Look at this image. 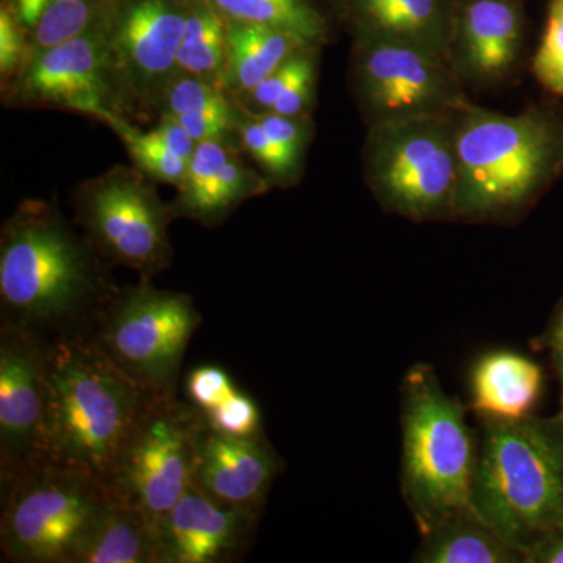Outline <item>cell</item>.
Wrapping results in <instances>:
<instances>
[{"label":"cell","mask_w":563,"mask_h":563,"mask_svg":"<svg viewBox=\"0 0 563 563\" xmlns=\"http://www.w3.org/2000/svg\"><path fill=\"white\" fill-rule=\"evenodd\" d=\"M111 495L87 474L52 465L2 485L3 561L76 563Z\"/></svg>","instance_id":"obj_7"},{"label":"cell","mask_w":563,"mask_h":563,"mask_svg":"<svg viewBox=\"0 0 563 563\" xmlns=\"http://www.w3.org/2000/svg\"><path fill=\"white\" fill-rule=\"evenodd\" d=\"M46 343L0 322V485L44 465Z\"/></svg>","instance_id":"obj_14"},{"label":"cell","mask_w":563,"mask_h":563,"mask_svg":"<svg viewBox=\"0 0 563 563\" xmlns=\"http://www.w3.org/2000/svg\"><path fill=\"white\" fill-rule=\"evenodd\" d=\"M413 562L526 563V555L525 550L485 523L470 507L421 533Z\"/></svg>","instance_id":"obj_24"},{"label":"cell","mask_w":563,"mask_h":563,"mask_svg":"<svg viewBox=\"0 0 563 563\" xmlns=\"http://www.w3.org/2000/svg\"><path fill=\"white\" fill-rule=\"evenodd\" d=\"M202 415L185 399L155 396L122 454L110 492L155 517L191 485Z\"/></svg>","instance_id":"obj_12"},{"label":"cell","mask_w":563,"mask_h":563,"mask_svg":"<svg viewBox=\"0 0 563 563\" xmlns=\"http://www.w3.org/2000/svg\"><path fill=\"white\" fill-rule=\"evenodd\" d=\"M106 125L120 136L136 168L152 180L179 187L187 173L188 161L155 143L150 133L141 132L125 118H111Z\"/></svg>","instance_id":"obj_30"},{"label":"cell","mask_w":563,"mask_h":563,"mask_svg":"<svg viewBox=\"0 0 563 563\" xmlns=\"http://www.w3.org/2000/svg\"><path fill=\"white\" fill-rule=\"evenodd\" d=\"M542 366L509 350L485 352L473 363L468 387L476 417L521 420L531 417L542 398Z\"/></svg>","instance_id":"obj_20"},{"label":"cell","mask_w":563,"mask_h":563,"mask_svg":"<svg viewBox=\"0 0 563 563\" xmlns=\"http://www.w3.org/2000/svg\"><path fill=\"white\" fill-rule=\"evenodd\" d=\"M147 133L155 143L161 144L173 154L179 155L185 161H190L192 152L198 146V143L191 139L190 133L185 131L179 122L172 120V118H158V124Z\"/></svg>","instance_id":"obj_36"},{"label":"cell","mask_w":563,"mask_h":563,"mask_svg":"<svg viewBox=\"0 0 563 563\" xmlns=\"http://www.w3.org/2000/svg\"><path fill=\"white\" fill-rule=\"evenodd\" d=\"M526 55V0H454L446 62L466 92L509 87Z\"/></svg>","instance_id":"obj_15"},{"label":"cell","mask_w":563,"mask_h":563,"mask_svg":"<svg viewBox=\"0 0 563 563\" xmlns=\"http://www.w3.org/2000/svg\"><path fill=\"white\" fill-rule=\"evenodd\" d=\"M307 47L313 46L290 32L268 25L228 21L224 90L233 102L242 101L274 70Z\"/></svg>","instance_id":"obj_22"},{"label":"cell","mask_w":563,"mask_h":563,"mask_svg":"<svg viewBox=\"0 0 563 563\" xmlns=\"http://www.w3.org/2000/svg\"><path fill=\"white\" fill-rule=\"evenodd\" d=\"M401 492L418 531H431L470 509L479 439L465 406L443 390L428 363L410 366L401 384Z\"/></svg>","instance_id":"obj_5"},{"label":"cell","mask_w":563,"mask_h":563,"mask_svg":"<svg viewBox=\"0 0 563 563\" xmlns=\"http://www.w3.org/2000/svg\"><path fill=\"white\" fill-rule=\"evenodd\" d=\"M542 343L544 350L550 352L554 373L561 387V410L563 412V298L554 307L548 321L547 331L543 333Z\"/></svg>","instance_id":"obj_37"},{"label":"cell","mask_w":563,"mask_h":563,"mask_svg":"<svg viewBox=\"0 0 563 563\" xmlns=\"http://www.w3.org/2000/svg\"><path fill=\"white\" fill-rule=\"evenodd\" d=\"M184 388L187 401L201 413L210 412L239 390L231 374L218 365L192 368L185 379Z\"/></svg>","instance_id":"obj_33"},{"label":"cell","mask_w":563,"mask_h":563,"mask_svg":"<svg viewBox=\"0 0 563 563\" xmlns=\"http://www.w3.org/2000/svg\"><path fill=\"white\" fill-rule=\"evenodd\" d=\"M321 51L307 47L292 55L268 79L236 102V107L247 113L272 111L282 117L312 118Z\"/></svg>","instance_id":"obj_26"},{"label":"cell","mask_w":563,"mask_h":563,"mask_svg":"<svg viewBox=\"0 0 563 563\" xmlns=\"http://www.w3.org/2000/svg\"><path fill=\"white\" fill-rule=\"evenodd\" d=\"M454 122V221L515 224L563 176V110L554 103L507 114L468 101Z\"/></svg>","instance_id":"obj_2"},{"label":"cell","mask_w":563,"mask_h":563,"mask_svg":"<svg viewBox=\"0 0 563 563\" xmlns=\"http://www.w3.org/2000/svg\"><path fill=\"white\" fill-rule=\"evenodd\" d=\"M201 415L210 429L224 435L254 437L263 433L261 407L240 388L220 406Z\"/></svg>","instance_id":"obj_32"},{"label":"cell","mask_w":563,"mask_h":563,"mask_svg":"<svg viewBox=\"0 0 563 563\" xmlns=\"http://www.w3.org/2000/svg\"><path fill=\"white\" fill-rule=\"evenodd\" d=\"M282 466L284 463L263 433L224 435L202 421L191 483L228 506L262 510Z\"/></svg>","instance_id":"obj_17"},{"label":"cell","mask_w":563,"mask_h":563,"mask_svg":"<svg viewBox=\"0 0 563 563\" xmlns=\"http://www.w3.org/2000/svg\"><path fill=\"white\" fill-rule=\"evenodd\" d=\"M188 0H107L101 18L122 118L150 121L176 76Z\"/></svg>","instance_id":"obj_11"},{"label":"cell","mask_w":563,"mask_h":563,"mask_svg":"<svg viewBox=\"0 0 563 563\" xmlns=\"http://www.w3.org/2000/svg\"><path fill=\"white\" fill-rule=\"evenodd\" d=\"M60 207L27 199L0 233V322L41 339L90 333L118 287Z\"/></svg>","instance_id":"obj_1"},{"label":"cell","mask_w":563,"mask_h":563,"mask_svg":"<svg viewBox=\"0 0 563 563\" xmlns=\"http://www.w3.org/2000/svg\"><path fill=\"white\" fill-rule=\"evenodd\" d=\"M225 58L228 20L207 0H188L187 20L177 52V70L224 90Z\"/></svg>","instance_id":"obj_28"},{"label":"cell","mask_w":563,"mask_h":563,"mask_svg":"<svg viewBox=\"0 0 563 563\" xmlns=\"http://www.w3.org/2000/svg\"><path fill=\"white\" fill-rule=\"evenodd\" d=\"M250 114L261 122L265 132L285 151L290 152L292 157L306 162L307 151L314 135L312 118L282 117L272 111Z\"/></svg>","instance_id":"obj_35"},{"label":"cell","mask_w":563,"mask_h":563,"mask_svg":"<svg viewBox=\"0 0 563 563\" xmlns=\"http://www.w3.org/2000/svg\"><path fill=\"white\" fill-rule=\"evenodd\" d=\"M228 21L268 25L322 47L336 29L331 0H207Z\"/></svg>","instance_id":"obj_25"},{"label":"cell","mask_w":563,"mask_h":563,"mask_svg":"<svg viewBox=\"0 0 563 563\" xmlns=\"http://www.w3.org/2000/svg\"><path fill=\"white\" fill-rule=\"evenodd\" d=\"M239 147L224 141H201L188 161L187 173L169 203L174 218L217 228L242 203L273 190L262 173L240 157Z\"/></svg>","instance_id":"obj_18"},{"label":"cell","mask_w":563,"mask_h":563,"mask_svg":"<svg viewBox=\"0 0 563 563\" xmlns=\"http://www.w3.org/2000/svg\"><path fill=\"white\" fill-rule=\"evenodd\" d=\"M33 47L20 24L0 5V87H5L32 60Z\"/></svg>","instance_id":"obj_34"},{"label":"cell","mask_w":563,"mask_h":563,"mask_svg":"<svg viewBox=\"0 0 563 563\" xmlns=\"http://www.w3.org/2000/svg\"><path fill=\"white\" fill-rule=\"evenodd\" d=\"M46 343L44 465L111 487L125 448L155 398L121 373L90 333Z\"/></svg>","instance_id":"obj_3"},{"label":"cell","mask_w":563,"mask_h":563,"mask_svg":"<svg viewBox=\"0 0 563 563\" xmlns=\"http://www.w3.org/2000/svg\"><path fill=\"white\" fill-rule=\"evenodd\" d=\"M331 7L352 41H399L446 58L454 0H331Z\"/></svg>","instance_id":"obj_19"},{"label":"cell","mask_w":563,"mask_h":563,"mask_svg":"<svg viewBox=\"0 0 563 563\" xmlns=\"http://www.w3.org/2000/svg\"><path fill=\"white\" fill-rule=\"evenodd\" d=\"M73 221L103 261L154 279L172 266L174 218L155 180L136 166L114 165L70 192Z\"/></svg>","instance_id":"obj_9"},{"label":"cell","mask_w":563,"mask_h":563,"mask_svg":"<svg viewBox=\"0 0 563 563\" xmlns=\"http://www.w3.org/2000/svg\"><path fill=\"white\" fill-rule=\"evenodd\" d=\"M262 510L228 506L191 483L161 515V563H224L243 558Z\"/></svg>","instance_id":"obj_16"},{"label":"cell","mask_w":563,"mask_h":563,"mask_svg":"<svg viewBox=\"0 0 563 563\" xmlns=\"http://www.w3.org/2000/svg\"><path fill=\"white\" fill-rule=\"evenodd\" d=\"M531 70L544 90L563 98V0H550L542 40L533 54Z\"/></svg>","instance_id":"obj_31"},{"label":"cell","mask_w":563,"mask_h":563,"mask_svg":"<svg viewBox=\"0 0 563 563\" xmlns=\"http://www.w3.org/2000/svg\"><path fill=\"white\" fill-rule=\"evenodd\" d=\"M107 0H2L31 41L33 52L49 49L98 24Z\"/></svg>","instance_id":"obj_27"},{"label":"cell","mask_w":563,"mask_h":563,"mask_svg":"<svg viewBox=\"0 0 563 563\" xmlns=\"http://www.w3.org/2000/svg\"><path fill=\"white\" fill-rule=\"evenodd\" d=\"M76 563H161V517L111 495Z\"/></svg>","instance_id":"obj_21"},{"label":"cell","mask_w":563,"mask_h":563,"mask_svg":"<svg viewBox=\"0 0 563 563\" xmlns=\"http://www.w3.org/2000/svg\"><path fill=\"white\" fill-rule=\"evenodd\" d=\"M454 114L366 128L363 176L385 211L415 222L454 221Z\"/></svg>","instance_id":"obj_6"},{"label":"cell","mask_w":563,"mask_h":563,"mask_svg":"<svg viewBox=\"0 0 563 563\" xmlns=\"http://www.w3.org/2000/svg\"><path fill=\"white\" fill-rule=\"evenodd\" d=\"M526 563H563V526L537 539L526 550Z\"/></svg>","instance_id":"obj_38"},{"label":"cell","mask_w":563,"mask_h":563,"mask_svg":"<svg viewBox=\"0 0 563 563\" xmlns=\"http://www.w3.org/2000/svg\"><path fill=\"white\" fill-rule=\"evenodd\" d=\"M347 85L366 128L454 114L472 101L443 55L399 41H352Z\"/></svg>","instance_id":"obj_10"},{"label":"cell","mask_w":563,"mask_h":563,"mask_svg":"<svg viewBox=\"0 0 563 563\" xmlns=\"http://www.w3.org/2000/svg\"><path fill=\"white\" fill-rule=\"evenodd\" d=\"M2 102L16 109L73 111L103 124L122 118L99 24L36 52L20 76L2 87Z\"/></svg>","instance_id":"obj_13"},{"label":"cell","mask_w":563,"mask_h":563,"mask_svg":"<svg viewBox=\"0 0 563 563\" xmlns=\"http://www.w3.org/2000/svg\"><path fill=\"white\" fill-rule=\"evenodd\" d=\"M242 110L231 96L210 81L177 73L166 87L158 118L179 122L196 143L217 140L239 147V120Z\"/></svg>","instance_id":"obj_23"},{"label":"cell","mask_w":563,"mask_h":563,"mask_svg":"<svg viewBox=\"0 0 563 563\" xmlns=\"http://www.w3.org/2000/svg\"><path fill=\"white\" fill-rule=\"evenodd\" d=\"M240 150L257 163L273 188H291L301 180L306 162L292 157L262 128L261 122L242 110L239 120Z\"/></svg>","instance_id":"obj_29"},{"label":"cell","mask_w":563,"mask_h":563,"mask_svg":"<svg viewBox=\"0 0 563 563\" xmlns=\"http://www.w3.org/2000/svg\"><path fill=\"white\" fill-rule=\"evenodd\" d=\"M477 422L470 507L526 555L537 539L563 526V412Z\"/></svg>","instance_id":"obj_4"},{"label":"cell","mask_w":563,"mask_h":563,"mask_svg":"<svg viewBox=\"0 0 563 563\" xmlns=\"http://www.w3.org/2000/svg\"><path fill=\"white\" fill-rule=\"evenodd\" d=\"M201 321L190 295L140 279L118 290L90 335L141 390L176 396L185 352Z\"/></svg>","instance_id":"obj_8"}]
</instances>
